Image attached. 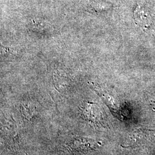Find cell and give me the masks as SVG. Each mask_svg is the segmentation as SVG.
<instances>
[{"instance_id": "cell-1", "label": "cell", "mask_w": 155, "mask_h": 155, "mask_svg": "<svg viewBox=\"0 0 155 155\" xmlns=\"http://www.w3.org/2000/svg\"><path fill=\"white\" fill-rule=\"evenodd\" d=\"M95 142L91 139L85 137H75L69 144L71 150L77 152H86L95 148Z\"/></svg>"}, {"instance_id": "cell-3", "label": "cell", "mask_w": 155, "mask_h": 155, "mask_svg": "<svg viewBox=\"0 0 155 155\" xmlns=\"http://www.w3.org/2000/svg\"><path fill=\"white\" fill-rule=\"evenodd\" d=\"M34 106H32L31 104H23L22 105V114L25 117L28 119V118H30L32 115L34 110Z\"/></svg>"}, {"instance_id": "cell-2", "label": "cell", "mask_w": 155, "mask_h": 155, "mask_svg": "<svg viewBox=\"0 0 155 155\" xmlns=\"http://www.w3.org/2000/svg\"><path fill=\"white\" fill-rule=\"evenodd\" d=\"M134 18L136 24L140 28L146 30L151 25V16L143 6H138L134 13Z\"/></svg>"}]
</instances>
